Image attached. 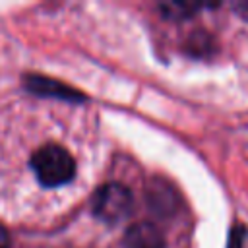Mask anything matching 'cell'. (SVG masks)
Listing matches in <instances>:
<instances>
[{
  "label": "cell",
  "instance_id": "277c9868",
  "mask_svg": "<svg viewBox=\"0 0 248 248\" xmlns=\"http://www.w3.org/2000/svg\"><path fill=\"white\" fill-rule=\"evenodd\" d=\"M200 10L198 4H186V2H172V4H161V12L165 14V17H192L196 12Z\"/></svg>",
  "mask_w": 248,
  "mask_h": 248
},
{
  "label": "cell",
  "instance_id": "5b68a950",
  "mask_svg": "<svg viewBox=\"0 0 248 248\" xmlns=\"http://www.w3.org/2000/svg\"><path fill=\"white\" fill-rule=\"evenodd\" d=\"M33 83V89L37 91V93H41V95H52V89H50V85H48V81L46 79H33V81H29V85ZM56 87V91L60 93V97H70V99H79V97H74V95H68V93H64L66 91V87L64 85H54Z\"/></svg>",
  "mask_w": 248,
  "mask_h": 248
},
{
  "label": "cell",
  "instance_id": "7a4b0ae2",
  "mask_svg": "<svg viewBox=\"0 0 248 248\" xmlns=\"http://www.w3.org/2000/svg\"><path fill=\"white\" fill-rule=\"evenodd\" d=\"M132 207H134L132 192L118 182L103 184L91 198L93 213L105 223L122 221L124 217H128L132 213Z\"/></svg>",
  "mask_w": 248,
  "mask_h": 248
},
{
  "label": "cell",
  "instance_id": "3957f363",
  "mask_svg": "<svg viewBox=\"0 0 248 248\" xmlns=\"http://www.w3.org/2000/svg\"><path fill=\"white\" fill-rule=\"evenodd\" d=\"M124 246L126 248H163L165 238L153 223L141 221L128 227L124 234Z\"/></svg>",
  "mask_w": 248,
  "mask_h": 248
},
{
  "label": "cell",
  "instance_id": "6da1fadb",
  "mask_svg": "<svg viewBox=\"0 0 248 248\" xmlns=\"http://www.w3.org/2000/svg\"><path fill=\"white\" fill-rule=\"evenodd\" d=\"M31 169L43 186L56 188L74 178L76 161L64 147L46 143L31 155Z\"/></svg>",
  "mask_w": 248,
  "mask_h": 248
},
{
  "label": "cell",
  "instance_id": "8992f818",
  "mask_svg": "<svg viewBox=\"0 0 248 248\" xmlns=\"http://www.w3.org/2000/svg\"><path fill=\"white\" fill-rule=\"evenodd\" d=\"M8 244H10V234H8L6 227L0 225V248H8Z\"/></svg>",
  "mask_w": 248,
  "mask_h": 248
}]
</instances>
